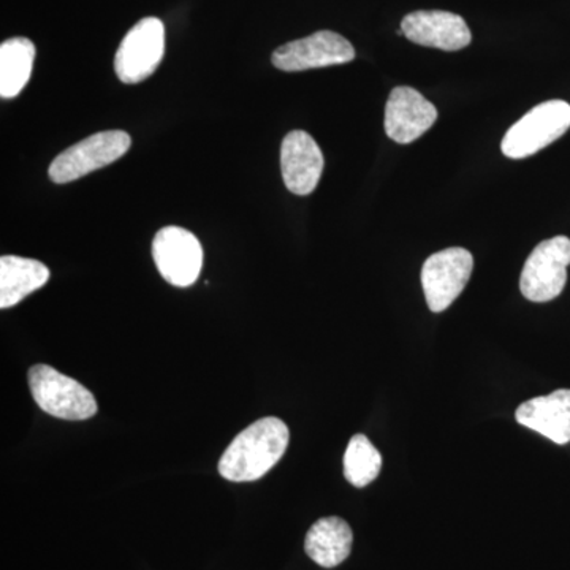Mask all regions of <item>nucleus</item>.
I'll return each mask as SVG.
<instances>
[{
  "label": "nucleus",
  "instance_id": "dca6fc26",
  "mask_svg": "<svg viewBox=\"0 0 570 570\" xmlns=\"http://www.w3.org/2000/svg\"><path fill=\"white\" fill-rule=\"evenodd\" d=\"M36 45L26 37H13L0 45V97L20 96L31 80Z\"/></svg>",
  "mask_w": 570,
  "mask_h": 570
},
{
  "label": "nucleus",
  "instance_id": "f03ea898",
  "mask_svg": "<svg viewBox=\"0 0 570 570\" xmlns=\"http://www.w3.org/2000/svg\"><path fill=\"white\" fill-rule=\"evenodd\" d=\"M29 387L41 411L62 420H88L99 411L85 385L48 365L29 370Z\"/></svg>",
  "mask_w": 570,
  "mask_h": 570
},
{
  "label": "nucleus",
  "instance_id": "f3484780",
  "mask_svg": "<svg viewBox=\"0 0 570 570\" xmlns=\"http://www.w3.org/2000/svg\"><path fill=\"white\" fill-rule=\"evenodd\" d=\"M381 468V452L371 444L365 434H355L348 441L346 455H344V475L347 482L356 489H363L377 479Z\"/></svg>",
  "mask_w": 570,
  "mask_h": 570
},
{
  "label": "nucleus",
  "instance_id": "0eeeda50",
  "mask_svg": "<svg viewBox=\"0 0 570 570\" xmlns=\"http://www.w3.org/2000/svg\"><path fill=\"white\" fill-rule=\"evenodd\" d=\"M474 268V257L463 247H450L426 258L422 285L428 306L442 313L453 305L466 287Z\"/></svg>",
  "mask_w": 570,
  "mask_h": 570
},
{
  "label": "nucleus",
  "instance_id": "1a4fd4ad",
  "mask_svg": "<svg viewBox=\"0 0 570 570\" xmlns=\"http://www.w3.org/2000/svg\"><path fill=\"white\" fill-rule=\"evenodd\" d=\"M355 59L351 41L340 33L318 31L285 43L273 52V66L283 71H305L322 67L341 66Z\"/></svg>",
  "mask_w": 570,
  "mask_h": 570
},
{
  "label": "nucleus",
  "instance_id": "f8f14e48",
  "mask_svg": "<svg viewBox=\"0 0 570 570\" xmlns=\"http://www.w3.org/2000/svg\"><path fill=\"white\" fill-rule=\"evenodd\" d=\"M324 154L316 140L305 130H292L281 146V170L285 187L296 195L316 190L324 171Z\"/></svg>",
  "mask_w": 570,
  "mask_h": 570
},
{
  "label": "nucleus",
  "instance_id": "f257e3e1",
  "mask_svg": "<svg viewBox=\"0 0 570 570\" xmlns=\"http://www.w3.org/2000/svg\"><path fill=\"white\" fill-rule=\"evenodd\" d=\"M288 428L283 420L265 417L247 426L219 460V474L230 482H254L276 466L287 450Z\"/></svg>",
  "mask_w": 570,
  "mask_h": 570
},
{
  "label": "nucleus",
  "instance_id": "9d476101",
  "mask_svg": "<svg viewBox=\"0 0 570 570\" xmlns=\"http://www.w3.org/2000/svg\"><path fill=\"white\" fill-rule=\"evenodd\" d=\"M401 31L412 43L442 51L463 50L472 40L466 21L452 11H412L401 21Z\"/></svg>",
  "mask_w": 570,
  "mask_h": 570
},
{
  "label": "nucleus",
  "instance_id": "39448f33",
  "mask_svg": "<svg viewBox=\"0 0 570 570\" xmlns=\"http://www.w3.org/2000/svg\"><path fill=\"white\" fill-rule=\"evenodd\" d=\"M570 239L554 236L540 243L523 266L520 291L532 303H547L557 298L568 283Z\"/></svg>",
  "mask_w": 570,
  "mask_h": 570
},
{
  "label": "nucleus",
  "instance_id": "20e7f679",
  "mask_svg": "<svg viewBox=\"0 0 570 570\" xmlns=\"http://www.w3.org/2000/svg\"><path fill=\"white\" fill-rule=\"evenodd\" d=\"M132 140L122 130H107L91 135L85 140L70 146L59 154L50 165V179L56 184L77 181L82 176L92 174L121 159L129 151Z\"/></svg>",
  "mask_w": 570,
  "mask_h": 570
},
{
  "label": "nucleus",
  "instance_id": "7ed1b4c3",
  "mask_svg": "<svg viewBox=\"0 0 570 570\" xmlns=\"http://www.w3.org/2000/svg\"><path fill=\"white\" fill-rule=\"evenodd\" d=\"M570 105L564 100H549L528 111L513 124L501 142L502 153L510 159H524L542 151L568 132Z\"/></svg>",
  "mask_w": 570,
  "mask_h": 570
},
{
  "label": "nucleus",
  "instance_id": "ddd939ff",
  "mask_svg": "<svg viewBox=\"0 0 570 570\" xmlns=\"http://www.w3.org/2000/svg\"><path fill=\"white\" fill-rule=\"evenodd\" d=\"M517 422L558 445L570 442V390L532 397L517 409Z\"/></svg>",
  "mask_w": 570,
  "mask_h": 570
},
{
  "label": "nucleus",
  "instance_id": "9b49d317",
  "mask_svg": "<svg viewBox=\"0 0 570 570\" xmlns=\"http://www.w3.org/2000/svg\"><path fill=\"white\" fill-rule=\"evenodd\" d=\"M438 110L417 89H393L385 107V134L393 141L407 145L419 140L436 122Z\"/></svg>",
  "mask_w": 570,
  "mask_h": 570
},
{
  "label": "nucleus",
  "instance_id": "423d86ee",
  "mask_svg": "<svg viewBox=\"0 0 570 570\" xmlns=\"http://www.w3.org/2000/svg\"><path fill=\"white\" fill-rule=\"evenodd\" d=\"M165 52L164 22L145 18L127 32L115 56V71L126 85H138L151 77Z\"/></svg>",
  "mask_w": 570,
  "mask_h": 570
},
{
  "label": "nucleus",
  "instance_id": "4468645a",
  "mask_svg": "<svg viewBox=\"0 0 570 570\" xmlns=\"http://www.w3.org/2000/svg\"><path fill=\"white\" fill-rule=\"evenodd\" d=\"M50 279V269L33 258L2 255L0 258V307L17 306Z\"/></svg>",
  "mask_w": 570,
  "mask_h": 570
},
{
  "label": "nucleus",
  "instance_id": "6e6552de",
  "mask_svg": "<svg viewBox=\"0 0 570 570\" xmlns=\"http://www.w3.org/2000/svg\"><path fill=\"white\" fill-rule=\"evenodd\" d=\"M153 257L164 279L175 287H190L200 276L204 249L193 232L168 225L157 232Z\"/></svg>",
  "mask_w": 570,
  "mask_h": 570
},
{
  "label": "nucleus",
  "instance_id": "2eb2a0df",
  "mask_svg": "<svg viewBox=\"0 0 570 570\" xmlns=\"http://www.w3.org/2000/svg\"><path fill=\"white\" fill-rule=\"evenodd\" d=\"M352 542L354 534L346 521L340 517H326L316 521L307 531L305 550L307 557L318 566L332 569L346 561Z\"/></svg>",
  "mask_w": 570,
  "mask_h": 570
}]
</instances>
